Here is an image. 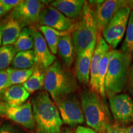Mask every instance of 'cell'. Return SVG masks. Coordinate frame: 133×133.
Here are the masks:
<instances>
[{
    "instance_id": "6da1fadb",
    "label": "cell",
    "mask_w": 133,
    "mask_h": 133,
    "mask_svg": "<svg viewBox=\"0 0 133 133\" xmlns=\"http://www.w3.org/2000/svg\"><path fill=\"white\" fill-rule=\"evenodd\" d=\"M38 133H59L63 121L58 109L46 91L38 92L31 100Z\"/></svg>"
},
{
    "instance_id": "7a4b0ae2",
    "label": "cell",
    "mask_w": 133,
    "mask_h": 133,
    "mask_svg": "<svg viewBox=\"0 0 133 133\" xmlns=\"http://www.w3.org/2000/svg\"><path fill=\"white\" fill-rule=\"evenodd\" d=\"M81 102L86 124L98 133H105L113 124L111 113L101 96L91 89L83 91Z\"/></svg>"
},
{
    "instance_id": "3957f363",
    "label": "cell",
    "mask_w": 133,
    "mask_h": 133,
    "mask_svg": "<svg viewBox=\"0 0 133 133\" xmlns=\"http://www.w3.org/2000/svg\"><path fill=\"white\" fill-rule=\"evenodd\" d=\"M44 88L55 101L59 97L74 94L78 86L76 78L59 61H56L47 69Z\"/></svg>"
},
{
    "instance_id": "277c9868",
    "label": "cell",
    "mask_w": 133,
    "mask_h": 133,
    "mask_svg": "<svg viewBox=\"0 0 133 133\" xmlns=\"http://www.w3.org/2000/svg\"><path fill=\"white\" fill-rule=\"evenodd\" d=\"M99 33L95 11L86 1L82 16L75 26L72 36L76 56L97 43Z\"/></svg>"
},
{
    "instance_id": "5b68a950",
    "label": "cell",
    "mask_w": 133,
    "mask_h": 133,
    "mask_svg": "<svg viewBox=\"0 0 133 133\" xmlns=\"http://www.w3.org/2000/svg\"><path fill=\"white\" fill-rule=\"evenodd\" d=\"M131 64L120 50L115 49L110 60L105 81V89L108 98L121 94L126 89L128 71Z\"/></svg>"
},
{
    "instance_id": "8992f818",
    "label": "cell",
    "mask_w": 133,
    "mask_h": 133,
    "mask_svg": "<svg viewBox=\"0 0 133 133\" xmlns=\"http://www.w3.org/2000/svg\"><path fill=\"white\" fill-rule=\"evenodd\" d=\"M63 123L75 127L85 121L81 102L74 94L59 97L54 101Z\"/></svg>"
},
{
    "instance_id": "52a82bcc",
    "label": "cell",
    "mask_w": 133,
    "mask_h": 133,
    "mask_svg": "<svg viewBox=\"0 0 133 133\" xmlns=\"http://www.w3.org/2000/svg\"><path fill=\"white\" fill-rule=\"evenodd\" d=\"M131 11L130 8H123L119 10L102 31L103 38L113 49L117 47L124 37Z\"/></svg>"
},
{
    "instance_id": "ba28073f",
    "label": "cell",
    "mask_w": 133,
    "mask_h": 133,
    "mask_svg": "<svg viewBox=\"0 0 133 133\" xmlns=\"http://www.w3.org/2000/svg\"><path fill=\"white\" fill-rule=\"evenodd\" d=\"M91 4H94L98 29L99 33L104 29L112 19L115 14L119 10L123 8H130L133 9V0H107V1H89Z\"/></svg>"
},
{
    "instance_id": "9c48e42d",
    "label": "cell",
    "mask_w": 133,
    "mask_h": 133,
    "mask_svg": "<svg viewBox=\"0 0 133 133\" xmlns=\"http://www.w3.org/2000/svg\"><path fill=\"white\" fill-rule=\"evenodd\" d=\"M109 107L115 123L121 127L133 123V99L121 93L109 98Z\"/></svg>"
},
{
    "instance_id": "30bf717a",
    "label": "cell",
    "mask_w": 133,
    "mask_h": 133,
    "mask_svg": "<svg viewBox=\"0 0 133 133\" xmlns=\"http://www.w3.org/2000/svg\"><path fill=\"white\" fill-rule=\"evenodd\" d=\"M43 8V2L41 1L24 0L12 10L10 19L17 21L22 26L39 22V14Z\"/></svg>"
},
{
    "instance_id": "8fae6325",
    "label": "cell",
    "mask_w": 133,
    "mask_h": 133,
    "mask_svg": "<svg viewBox=\"0 0 133 133\" xmlns=\"http://www.w3.org/2000/svg\"><path fill=\"white\" fill-rule=\"evenodd\" d=\"M74 21L66 17L52 6L44 7L39 14V22L41 25L61 31H66L74 26Z\"/></svg>"
},
{
    "instance_id": "7c38bea8",
    "label": "cell",
    "mask_w": 133,
    "mask_h": 133,
    "mask_svg": "<svg viewBox=\"0 0 133 133\" xmlns=\"http://www.w3.org/2000/svg\"><path fill=\"white\" fill-rule=\"evenodd\" d=\"M6 116L10 120L27 129L32 130L36 128L31 101L19 106L9 105Z\"/></svg>"
},
{
    "instance_id": "4fadbf2b",
    "label": "cell",
    "mask_w": 133,
    "mask_h": 133,
    "mask_svg": "<svg viewBox=\"0 0 133 133\" xmlns=\"http://www.w3.org/2000/svg\"><path fill=\"white\" fill-rule=\"evenodd\" d=\"M34 53L35 63L39 66L48 69L56 62V57L50 51L44 36L40 31L34 30Z\"/></svg>"
},
{
    "instance_id": "5bb4252c",
    "label": "cell",
    "mask_w": 133,
    "mask_h": 133,
    "mask_svg": "<svg viewBox=\"0 0 133 133\" xmlns=\"http://www.w3.org/2000/svg\"><path fill=\"white\" fill-rule=\"evenodd\" d=\"M110 50V47L104 40L102 36L98 38L96 46L91 61L89 85L91 90L98 93L97 75L98 69L103 57ZM99 94V93H98Z\"/></svg>"
},
{
    "instance_id": "9a60e30c",
    "label": "cell",
    "mask_w": 133,
    "mask_h": 133,
    "mask_svg": "<svg viewBox=\"0 0 133 133\" xmlns=\"http://www.w3.org/2000/svg\"><path fill=\"white\" fill-rule=\"evenodd\" d=\"M96 46V43L93 44L83 53L76 56L75 76L76 79L83 84L89 83L91 61Z\"/></svg>"
},
{
    "instance_id": "2e32d148",
    "label": "cell",
    "mask_w": 133,
    "mask_h": 133,
    "mask_svg": "<svg viewBox=\"0 0 133 133\" xmlns=\"http://www.w3.org/2000/svg\"><path fill=\"white\" fill-rule=\"evenodd\" d=\"M86 1L83 0H56L51 3V6L56 8L69 19L81 18Z\"/></svg>"
},
{
    "instance_id": "e0dca14e",
    "label": "cell",
    "mask_w": 133,
    "mask_h": 133,
    "mask_svg": "<svg viewBox=\"0 0 133 133\" xmlns=\"http://www.w3.org/2000/svg\"><path fill=\"white\" fill-rule=\"evenodd\" d=\"M2 95L4 102L9 106H19L26 102L30 93L26 90L23 84H16L7 88Z\"/></svg>"
},
{
    "instance_id": "ac0fdd59",
    "label": "cell",
    "mask_w": 133,
    "mask_h": 133,
    "mask_svg": "<svg viewBox=\"0 0 133 133\" xmlns=\"http://www.w3.org/2000/svg\"><path fill=\"white\" fill-rule=\"evenodd\" d=\"M57 51L65 65L70 67L74 62L75 53L74 41L70 33L66 32L60 37Z\"/></svg>"
},
{
    "instance_id": "d6986e66",
    "label": "cell",
    "mask_w": 133,
    "mask_h": 133,
    "mask_svg": "<svg viewBox=\"0 0 133 133\" xmlns=\"http://www.w3.org/2000/svg\"><path fill=\"white\" fill-rule=\"evenodd\" d=\"M22 26L17 21L12 19H9L3 24L2 46L14 45L22 30Z\"/></svg>"
},
{
    "instance_id": "ffe728a7",
    "label": "cell",
    "mask_w": 133,
    "mask_h": 133,
    "mask_svg": "<svg viewBox=\"0 0 133 133\" xmlns=\"http://www.w3.org/2000/svg\"><path fill=\"white\" fill-rule=\"evenodd\" d=\"M115 49H110L103 57L100 62L97 75V84L98 93L105 102L107 103V96H106L105 89V81L106 75L107 73L108 66H109L110 60L112 54H114Z\"/></svg>"
},
{
    "instance_id": "44dd1931",
    "label": "cell",
    "mask_w": 133,
    "mask_h": 133,
    "mask_svg": "<svg viewBox=\"0 0 133 133\" xmlns=\"http://www.w3.org/2000/svg\"><path fill=\"white\" fill-rule=\"evenodd\" d=\"M39 29L41 34L43 35L50 51L54 55L57 54L58 52L57 46L59 38L65 34L67 31H58L52 28L43 25H41Z\"/></svg>"
},
{
    "instance_id": "7402d4cb",
    "label": "cell",
    "mask_w": 133,
    "mask_h": 133,
    "mask_svg": "<svg viewBox=\"0 0 133 133\" xmlns=\"http://www.w3.org/2000/svg\"><path fill=\"white\" fill-rule=\"evenodd\" d=\"M35 64V57L33 50L17 52L11 66L16 69H29Z\"/></svg>"
},
{
    "instance_id": "603a6c76",
    "label": "cell",
    "mask_w": 133,
    "mask_h": 133,
    "mask_svg": "<svg viewBox=\"0 0 133 133\" xmlns=\"http://www.w3.org/2000/svg\"><path fill=\"white\" fill-rule=\"evenodd\" d=\"M46 73L40 66L35 68L34 71L29 79L23 84L24 87L29 93H33L44 87Z\"/></svg>"
},
{
    "instance_id": "cb8c5ba5",
    "label": "cell",
    "mask_w": 133,
    "mask_h": 133,
    "mask_svg": "<svg viewBox=\"0 0 133 133\" xmlns=\"http://www.w3.org/2000/svg\"><path fill=\"white\" fill-rule=\"evenodd\" d=\"M34 30L26 27L22 30L19 37L14 44L17 52L31 50L34 47Z\"/></svg>"
},
{
    "instance_id": "d4e9b609",
    "label": "cell",
    "mask_w": 133,
    "mask_h": 133,
    "mask_svg": "<svg viewBox=\"0 0 133 133\" xmlns=\"http://www.w3.org/2000/svg\"><path fill=\"white\" fill-rule=\"evenodd\" d=\"M120 51L127 57L131 62L133 60V9L130 16L126 31V36Z\"/></svg>"
},
{
    "instance_id": "484cf974",
    "label": "cell",
    "mask_w": 133,
    "mask_h": 133,
    "mask_svg": "<svg viewBox=\"0 0 133 133\" xmlns=\"http://www.w3.org/2000/svg\"><path fill=\"white\" fill-rule=\"evenodd\" d=\"M34 68L29 69H16L8 68L6 69L9 77L10 86L23 84L26 82L34 71Z\"/></svg>"
},
{
    "instance_id": "4316f807",
    "label": "cell",
    "mask_w": 133,
    "mask_h": 133,
    "mask_svg": "<svg viewBox=\"0 0 133 133\" xmlns=\"http://www.w3.org/2000/svg\"><path fill=\"white\" fill-rule=\"evenodd\" d=\"M16 54L17 51L14 45L0 47V70L8 69Z\"/></svg>"
},
{
    "instance_id": "83f0119b",
    "label": "cell",
    "mask_w": 133,
    "mask_h": 133,
    "mask_svg": "<svg viewBox=\"0 0 133 133\" xmlns=\"http://www.w3.org/2000/svg\"><path fill=\"white\" fill-rule=\"evenodd\" d=\"M0 133H24V132L17 126L6 121L0 125Z\"/></svg>"
},
{
    "instance_id": "f1b7e54d",
    "label": "cell",
    "mask_w": 133,
    "mask_h": 133,
    "mask_svg": "<svg viewBox=\"0 0 133 133\" xmlns=\"http://www.w3.org/2000/svg\"><path fill=\"white\" fill-rule=\"evenodd\" d=\"M9 87H10L9 77L7 70H0V94H3Z\"/></svg>"
},
{
    "instance_id": "f546056e",
    "label": "cell",
    "mask_w": 133,
    "mask_h": 133,
    "mask_svg": "<svg viewBox=\"0 0 133 133\" xmlns=\"http://www.w3.org/2000/svg\"><path fill=\"white\" fill-rule=\"evenodd\" d=\"M126 90L133 99V63L129 66L126 79Z\"/></svg>"
},
{
    "instance_id": "4dcf8cb0",
    "label": "cell",
    "mask_w": 133,
    "mask_h": 133,
    "mask_svg": "<svg viewBox=\"0 0 133 133\" xmlns=\"http://www.w3.org/2000/svg\"><path fill=\"white\" fill-rule=\"evenodd\" d=\"M22 0H0L1 4L11 11L21 4Z\"/></svg>"
},
{
    "instance_id": "1f68e13d",
    "label": "cell",
    "mask_w": 133,
    "mask_h": 133,
    "mask_svg": "<svg viewBox=\"0 0 133 133\" xmlns=\"http://www.w3.org/2000/svg\"><path fill=\"white\" fill-rule=\"evenodd\" d=\"M105 133H124L123 131L122 127L118 125L116 123L113 124L108 129Z\"/></svg>"
},
{
    "instance_id": "d6a6232c",
    "label": "cell",
    "mask_w": 133,
    "mask_h": 133,
    "mask_svg": "<svg viewBox=\"0 0 133 133\" xmlns=\"http://www.w3.org/2000/svg\"><path fill=\"white\" fill-rule=\"evenodd\" d=\"M75 133H98L91 128L84 127V126H78Z\"/></svg>"
},
{
    "instance_id": "836d02e7",
    "label": "cell",
    "mask_w": 133,
    "mask_h": 133,
    "mask_svg": "<svg viewBox=\"0 0 133 133\" xmlns=\"http://www.w3.org/2000/svg\"><path fill=\"white\" fill-rule=\"evenodd\" d=\"M9 105L4 101H0V116H6Z\"/></svg>"
},
{
    "instance_id": "e575fe53",
    "label": "cell",
    "mask_w": 133,
    "mask_h": 133,
    "mask_svg": "<svg viewBox=\"0 0 133 133\" xmlns=\"http://www.w3.org/2000/svg\"><path fill=\"white\" fill-rule=\"evenodd\" d=\"M9 11H10L8 9V8H6L0 3V17H1V16H4V15L6 14V13L9 12Z\"/></svg>"
},
{
    "instance_id": "d590c367",
    "label": "cell",
    "mask_w": 133,
    "mask_h": 133,
    "mask_svg": "<svg viewBox=\"0 0 133 133\" xmlns=\"http://www.w3.org/2000/svg\"><path fill=\"white\" fill-rule=\"evenodd\" d=\"M124 133H133V124L129 126L122 127Z\"/></svg>"
},
{
    "instance_id": "8d00e7d4",
    "label": "cell",
    "mask_w": 133,
    "mask_h": 133,
    "mask_svg": "<svg viewBox=\"0 0 133 133\" xmlns=\"http://www.w3.org/2000/svg\"><path fill=\"white\" fill-rule=\"evenodd\" d=\"M3 24H0V47L2 46V33Z\"/></svg>"
},
{
    "instance_id": "74e56055",
    "label": "cell",
    "mask_w": 133,
    "mask_h": 133,
    "mask_svg": "<svg viewBox=\"0 0 133 133\" xmlns=\"http://www.w3.org/2000/svg\"><path fill=\"white\" fill-rule=\"evenodd\" d=\"M59 133H72V132H71L69 129L64 128V129H62V130L61 131V132H59Z\"/></svg>"
}]
</instances>
